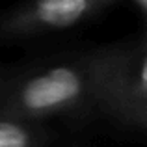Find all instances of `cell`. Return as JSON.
Masks as SVG:
<instances>
[{"label":"cell","instance_id":"cell-1","mask_svg":"<svg viewBox=\"0 0 147 147\" xmlns=\"http://www.w3.org/2000/svg\"><path fill=\"white\" fill-rule=\"evenodd\" d=\"M91 102L95 80L90 56L34 69L0 88V115L32 123L84 110Z\"/></svg>","mask_w":147,"mask_h":147},{"label":"cell","instance_id":"cell-6","mask_svg":"<svg viewBox=\"0 0 147 147\" xmlns=\"http://www.w3.org/2000/svg\"><path fill=\"white\" fill-rule=\"evenodd\" d=\"M134 2H136L138 6H140L142 9H144V13L147 15V0H134Z\"/></svg>","mask_w":147,"mask_h":147},{"label":"cell","instance_id":"cell-4","mask_svg":"<svg viewBox=\"0 0 147 147\" xmlns=\"http://www.w3.org/2000/svg\"><path fill=\"white\" fill-rule=\"evenodd\" d=\"M47 138L39 123L0 115V147H39Z\"/></svg>","mask_w":147,"mask_h":147},{"label":"cell","instance_id":"cell-2","mask_svg":"<svg viewBox=\"0 0 147 147\" xmlns=\"http://www.w3.org/2000/svg\"><path fill=\"white\" fill-rule=\"evenodd\" d=\"M95 104L125 121L147 108V43L110 49L90 56Z\"/></svg>","mask_w":147,"mask_h":147},{"label":"cell","instance_id":"cell-3","mask_svg":"<svg viewBox=\"0 0 147 147\" xmlns=\"http://www.w3.org/2000/svg\"><path fill=\"white\" fill-rule=\"evenodd\" d=\"M119 0H24L0 19L6 36H37L76 26Z\"/></svg>","mask_w":147,"mask_h":147},{"label":"cell","instance_id":"cell-5","mask_svg":"<svg viewBox=\"0 0 147 147\" xmlns=\"http://www.w3.org/2000/svg\"><path fill=\"white\" fill-rule=\"evenodd\" d=\"M125 121L130 123V125H138V127H144V129H147V108H142V110L130 114Z\"/></svg>","mask_w":147,"mask_h":147}]
</instances>
